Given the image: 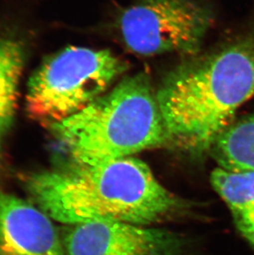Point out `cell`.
I'll list each match as a JSON object with an SVG mask.
<instances>
[{
  "label": "cell",
  "instance_id": "1",
  "mask_svg": "<svg viewBox=\"0 0 254 255\" xmlns=\"http://www.w3.org/2000/svg\"><path fill=\"white\" fill-rule=\"evenodd\" d=\"M23 185L36 207L70 226L115 222L147 227L182 206L147 164L133 156L29 173Z\"/></svg>",
  "mask_w": 254,
  "mask_h": 255
},
{
  "label": "cell",
  "instance_id": "2",
  "mask_svg": "<svg viewBox=\"0 0 254 255\" xmlns=\"http://www.w3.org/2000/svg\"><path fill=\"white\" fill-rule=\"evenodd\" d=\"M253 96L254 36L182 63L156 92L169 143L197 154L212 149Z\"/></svg>",
  "mask_w": 254,
  "mask_h": 255
},
{
  "label": "cell",
  "instance_id": "3",
  "mask_svg": "<svg viewBox=\"0 0 254 255\" xmlns=\"http://www.w3.org/2000/svg\"><path fill=\"white\" fill-rule=\"evenodd\" d=\"M73 162L95 164L169 143L156 93L144 73L127 76L109 93L51 127Z\"/></svg>",
  "mask_w": 254,
  "mask_h": 255
},
{
  "label": "cell",
  "instance_id": "4",
  "mask_svg": "<svg viewBox=\"0 0 254 255\" xmlns=\"http://www.w3.org/2000/svg\"><path fill=\"white\" fill-rule=\"evenodd\" d=\"M127 69L108 50L67 47L44 60L31 76L26 112L51 128L102 96Z\"/></svg>",
  "mask_w": 254,
  "mask_h": 255
},
{
  "label": "cell",
  "instance_id": "5",
  "mask_svg": "<svg viewBox=\"0 0 254 255\" xmlns=\"http://www.w3.org/2000/svg\"><path fill=\"white\" fill-rule=\"evenodd\" d=\"M212 21L206 0H137L123 12L119 27L127 47L139 55H196Z\"/></svg>",
  "mask_w": 254,
  "mask_h": 255
},
{
  "label": "cell",
  "instance_id": "6",
  "mask_svg": "<svg viewBox=\"0 0 254 255\" xmlns=\"http://www.w3.org/2000/svg\"><path fill=\"white\" fill-rule=\"evenodd\" d=\"M61 236L66 255H181L183 246L173 232L124 222L74 225Z\"/></svg>",
  "mask_w": 254,
  "mask_h": 255
},
{
  "label": "cell",
  "instance_id": "7",
  "mask_svg": "<svg viewBox=\"0 0 254 255\" xmlns=\"http://www.w3.org/2000/svg\"><path fill=\"white\" fill-rule=\"evenodd\" d=\"M0 255H66L52 219L33 202L0 189Z\"/></svg>",
  "mask_w": 254,
  "mask_h": 255
},
{
  "label": "cell",
  "instance_id": "8",
  "mask_svg": "<svg viewBox=\"0 0 254 255\" xmlns=\"http://www.w3.org/2000/svg\"><path fill=\"white\" fill-rule=\"evenodd\" d=\"M211 182L230 208L240 233L254 249V171L217 168L211 173Z\"/></svg>",
  "mask_w": 254,
  "mask_h": 255
},
{
  "label": "cell",
  "instance_id": "9",
  "mask_svg": "<svg viewBox=\"0 0 254 255\" xmlns=\"http://www.w3.org/2000/svg\"><path fill=\"white\" fill-rule=\"evenodd\" d=\"M25 59L22 41L13 35L0 34V154L14 121Z\"/></svg>",
  "mask_w": 254,
  "mask_h": 255
},
{
  "label": "cell",
  "instance_id": "10",
  "mask_svg": "<svg viewBox=\"0 0 254 255\" xmlns=\"http://www.w3.org/2000/svg\"><path fill=\"white\" fill-rule=\"evenodd\" d=\"M212 149L219 168L231 172L254 171V114L226 128Z\"/></svg>",
  "mask_w": 254,
  "mask_h": 255
}]
</instances>
